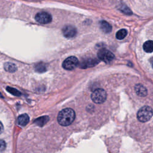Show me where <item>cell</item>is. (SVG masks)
Instances as JSON below:
<instances>
[{
	"instance_id": "6da1fadb",
	"label": "cell",
	"mask_w": 153,
	"mask_h": 153,
	"mask_svg": "<svg viewBox=\"0 0 153 153\" xmlns=\"http://www.w3.org/2000/svg\"><path fill=\"white\" fill-rule=\"evenodd\" d=\"M75 118V111L71 108H65L59 112L57 115V121L61 126H68L73 123Z\"/></svg>"
},
{
	"instance_id": "7a4b0ae2",
	"label": "cell",
	"mask_w": 153,
	"mask_h": 153,
	"mask_svg": "<svg viewBox=\"0 0 153 153\" xmlns=\"http://www.w3.org/2000/svg\"><path fill=\"white\" fill-rule=\"evenodd\" d=\"M153 115V111L150 106H144L142 107L137 113V120L142 122L145 123L149 120Z\"/></svg>"
},
{
	"instance_id": "3957f363",
	"label": "cell",
	"mask_w": 153,
	"mask_h": 153,
	"mask_svg": "<svg viewBox=\"0 0 153 153\" xmlns=\"http://www.w3.org/2000/svg\"><path fill=\"white\" fill-rule=\"evenodd\" d=\"M106 92L102 88H97L91 93L92 100L97 104L103 103L106 99Z\"/></svg>"
},
{
	"instance_id": "277c9868",
	"label": "cell",
	"mask_w": 153,
	"mask_h": 153,
	"mask_svg": "<svg viewBox=\"0 0 153 153\" xmlns=\"http://www.w3.org/2000/svg\"><path fill=\"white\" fill-rule=\"evenodd\" d=\"M97 56L99 59L106 63L111 62L115 58L114 54L111 51L105 48L100 49L97 53Z\"/></svg>"
},
{
	"instance_id": "5b68a950",
	"label": "cell",
	"mask_w": 153,
	"mask_h": 153,
	"mask_svg": "<svg viewBox=\"0 0 153 153\" xmlns=\"http://www.w3.org/2000/svg\"><path fill=\"white\" fill-rule=\"evenodd\" d=\"M78 65V60L75 56H70L66 58L63 62V68L68 71L74 69Z\"/></svg>"
},
{
	"instance_id": "8992f818",
	"label": "cell",
	"mask_w": 153,
	"mask_h": 153,
	"mask_svg": "<svg viewBox=\"0 0 153 153\" xmlns=\"http://www.w3.org/2000/svg\"><path fill=\"white\" fill-rule=\"evenodd\" d=\"M35 20L39 23L47 24L51 22L52 17L47 12H40L36 14Z\"/></svg>"
},
{
	"instance_id": "52a82bcc",
	"label": "cell",
	"mask_w": 153,
	"mask_h": 153,
	"mask_svg": "<svg viewBox=\"0 0 153 153\" xmlns=\"http://www.w3.org/2000/svg\"><path fill=\"white\" fill-rule=\"evenodd\" d=\"M63 35L68 38H71L74 37L76 35V29L75 27L72 26H66L63 28Z\"/></svg>"
},
{
	"instance_id": "ba28073f",
	"label": "cell",
	"mask_w": 153,
	"mask_h": 153,
	"mask_svg": "<svg viewBox=\"0 0 153 153\" xmlns=\"http://www.w3.org/2000/svg\"><path fill=\"white\" fill-rule=\"evenodd\" d=\"M99 63V60L96 59H89L82 61L80 63V68H87L89 67H93Z\"/></svg>"
},
{
	"instance_id": "9c48e42d",
	"label": "cell",
	"mask_w": 153,
	"mask_h": 153,
	"mask_svg": "<svg viewBox=\"0 0 153 153\" xmlns=\"http://www.w3.org/2000/svg\"><path fill=\"white\" fill-rule=\"evenodd\" d=\"M134 90L136 93L141 97H144L146 96L148 94V91L146 88L142 84H136L134 87Z\"/></svg>"
},
{
	"instance_id": "30bf717a",
	"label": "cell",
	"mask_w": 153,
	"mask_h": 153,
	"mask_svg": "<svg viewBox=\"0 0 153 153\" xmlns=\"http://www.w3.org/2000/svg\"><path fill=\"white\" fill-rule=\"evenodd\" d=\"M99 26L100 29L106 33H109L112 30V26L111 25L107 22L105 20H102L99 22Z\"/></svg>"
},
{
	"instance_id": "8fae6325",
	"label": "cell",
	"mask_w": 153,
	"mask_h": 153,
	"mask_svg": "<svg viewBox=\"0 0 153 153\" xmlns=\"http://www.w3.org/2000/svg\"><path fill=\"white\" fill-rule=\"evenodd\" d=\"M29 122V117L27 114L20 115L17 118V123L20 126H25Z\"/></svg>"
},
{
	"instance_id": "7c38bea8",
	"label": "cell",
	"mask_w": 153,
	"mask_h": 153,
	"mask_svg": "<svg viewBox=\"0 0 153 153\" xmlns=\"http://www.w3.org/2000/svg\"><path fill=\"white\" fill-rule=\"evenodd\" d=\"M143 50L146 53H152L153 52V41L148 40L143 45Z\"/></svg>"
},
{
	"instance_id": "4fadbf2b",
	"label": "cell",
	"mask_w": 153,
	"mask_h": 153,
	"mask_svg": "<svg viewBox=\"0 0 153 153\" xmlns=\"http://www.w3.org/2000/svg\"><path fill=\"white\" fill-rule=\"evenodd\" d=\"M48 120L49 117L48 116H43L36 119L34 122L39 126H43L48 121Z\"/></svg>"
},
{
	"instance_id": "5bb4252c",
	"label": "cell",
	"mask_w": 153,
	"mask_h": 153,
	"mask_svg": "<svg viewBox=\"0 0 153 153\" xmlns=\"http://www.w3.org/2000/svg\"><path fill=\"white\" fill-rule=\"evenodd\" d=\"M4 69L7 72H14L17 70V67L14 63L7 62L4 64Z\"/></svg>"
},
{
	"instance_id": "9a60e30c",
	"label": "cell",
	"mask_w": 153,
	"mask_h": 153,
	"mask_svg": "<svg viewBox=\"0 0 153 153\" xmlns=\"http://www.w3.org/2000/svg\"><path fill=\"white\" fill-rule=\"evenodd\" d=\"M127 35V30L125 29H122L119 30L117 33H116V38L118 39H124Z\"/></svg>"
},
{
	"instance_id": "2e32d148",
	"label": "cell",
	"mask_w": 153,
	"mask_h": 153,
	"mask_svg": "<svg viewBox=\"0 0 153 153\" xmlns=\"http://www.w3.org/2000/svg\"><path fill=\"white\" fill-rule=\"evenodd\" d=\"M35 70H36L39 72H43L46 71V66L44 63L41 62L38 63L35 66Z\"/></svg>"
},
{
	"instance_id": "e0dca14e",
	"label": "cell",
	"mask_w": 153,
	"mask_h": 153,
	"mask_svg": "<svg viewBox=\"0 0 153 153\" xmlns=\"http://www.w3.org/2000/svg\"><path fill=\"white\" fill-rule=\"evenodd\" d=\"M120 10L123 13L126 14H127V15H130L132 14V12L125 5H121L119 8Z\"/></svg>"
},
{
	"instance_id": "ac0fdd59",
	"label": "cell",
	"mask_w": 153,
	"mask_h": 153,
	"mask_svg": "<svg viewBox=\"0 0 153 153\" xmlns=\"http://www.w3.org/2000/svg\"><path fill=\"white\" fill-rule=\"evenodd\" d=\"M7 90L10 92L11 94H12L13 95H14V96H19L21 95V93L18 91L17 90L14 88H12V87H7Z\"/></svg>"
},
{
	"instance_id": "d6986e66",
	"label": "cell",
	"mask_w": 153,
	"mask_h": 153,
	"mask_svg": "<svg viewBox=\"0 0 153 153\" xmlns=\"http://www.w3.org/2000/svg\"><path fill=\"white\" fill-rule=\"evenodd\" d=\"M6 147V143L4 140H0V151H2L5 149Z\"/></svg>"
},
{
	"instance_id": "ffe728a7",
	"label": "cell",
	"mask_w": 153,
	"mask_h": 153,
	"mask_svg": "<svg viewBox=\"0 0 153 153\" xmlns=\"http://www.w3.org/2000/svg\"><path fill=\"white\" fill-rule=\"evenodd\" d=\"M3 130H4V126H3L2 124V123L0 121V134L1 133H2Z\"/></svg>"
},
{
	"instance_id": "44dd1931",
	"label": "cell",
	"mask_w": 153,
	"mask_h": 153,
	"mask_svg": "<svg viewBox=\"0 0 153 153\" xmlns=\"http://www.w3.org/2000/svg\"><path fill=\"white\" fill-rule=\"evenodd\" d=\"M151 64H152V68H153V61L152 62V63H151Z\"/></svg>"
}]
</instances>
